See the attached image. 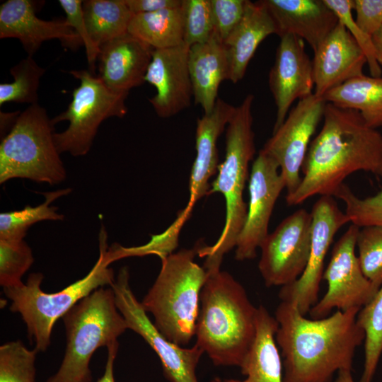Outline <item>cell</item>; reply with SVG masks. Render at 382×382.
Instances as JSON below:
<instances>
[{
	"instance_id": "d6986e66",
	"label": "cell",
	"mask_w": 382,
	"mask_h": 382,
	"mask_svg": "<svg viewBox=\"0 0 382 382\" xmlns=\"http://www.w3.org/2000/svg\"><path fill=\"white\" fill-rule=\"evenodd\" d=\"M314 94L322 97L329 91L361 76L366 56L346 28L339 22L314 51Z\"/></svg>"
},
{
	"instance_id": "cb8c5ba5",
	"label": "cell",
	"mask_w": 382,
	"mask_h": 382,
	"mask_svg": "<svg viewBox=\"0 0 382 382\" xmlns=\"http://www.w3.org/2000/svg\"><path fill=\"white\" fill-rule=\"evenodd\" d=\"M272 34H276L275 25L262 0H246L241 21L224 42L229 62L228 80L236 83L244 77L257 48Z\"/></svg>"
},
{
	"instance_id": "b9f144b4",
	"label": "cell",
	"mask_w": 382,
	"mask_h": 382,
	"mask_svg": "<svg viewBox=\"0 0 382 382\" xmlns=\"http://www.w3.org/2000/svg\"><path fill=\"white\" fill-rule=\"evenodd\" d=\"M119 347L118 341L107 347L108 358L103 376L96 382H115L114 378V363Z\"/></svg>"
},
{
	"instance_id": "d4e9b609",
	"label": "cell",
	"mask_w": 382,
	"mask_h": 382,
	"mask_svg": "<svg viewBox=\"0 0 382 382\" xmlns=\"http://www.w3.org/2000/svg\"><path fill=\"white\" fill-rule=\"evenodd\" d=\"M278 323L267 308H257L255 342L240 367L243 380L214 378L212 382H283L282 359L275 341Z\"/></svg>"
},
{
	"instance_id": "7a4b0ae2",
	"label": "cell",
	"mask_w": 382,
	"mask_h": 382,
	"mask_svg": "<svg viewBox=\"0 0 382 382\" xmlns=\"http://www.w3.org/2000/svg\"><path fill=\"white\" fill-rule=\"evenodd\" d=\"M296 191L286 196L298 205L314 195L334 197L345 178L363 170L382 178V134L360 113L327 103L323 125L311 142Z\"/></svg>"
},
{
	"instance_id": "f6af8a7d",
	"label": "cell",
	"mask_w": 382,
	"mask_h": 382,
	"mask_svg": "<svg viewBox=\"0 0 382 382\" xmlns=\"http://www.w3.org/2000/svg\"><path fill=\"white\" fill-rule=\"evenodd\" d=\"M335 382H354L352 371L340 370L337 372V378Z\"/></svg>"
},
{
	"instance_id": "3957f363",
	"label": "cell",
	"mask_w": 382,
	"mask_h": 382,
	"mask_svg": "<svg viewBox=\"0 0 382 382\" xmlns=\"http://www.w3.org/2000/svg\"><path fill=\"white\" fill-rule=\"evenodd\" d=\"M207 272L200 293L195 344L214 365L240 368L255 340L257 307L231 274L221 269Z\"/></svg>"
},
{
	"instance_id": "d590c367",
	"label": "cell",
	"mask_w": 382,
	"mask_h": 382,
	"mask_svg": "<svg viewBox=\"0 0 382 382\" xmlns=\"http://www.w3.org/2000/svg\"><path fill=\"white\" fill-rule=\"evenodd\" d=\"M183 42L190 47L207 41L214 33L210 0H183Z\"/></svg>"
},
{
	"instance_id": "ee69618b",
	"label": "cell",
	"mask_w": 382,
	"mask_h": 382,
	"mask_svg": "<svg viewBox=\"0 0 382 382\" xmlns=\"http://www.w3.org/2000/svg\"><path fill=\"white\" fill-rule=\"evenodd\" d=\"M371 38L377 62L382 66V27L372 35Z\"/></svg>"
},
{
	"instance_id": "1f68e13d",
	"label": "cell",
	"mask_w": 382,
	"mask_h": 382,
	"mask_svg": "<svg viewBox=\"0 0 382 382\" xmlns=\"http://www.w3.org/2000/svg\"><path fill=\"white\" fill-rule=\"evenodd\" d=\"M18 340L0 347V382H35L36 354Z\"/></svg>"
},
{
	"instance_id": "f546056e",
	"label": "cell",
	"mask_w": 382,
	"mask_h": 382,
	"mask_svg": "<svg viewBox=\"0 0 382 382\" xmlns=\"http://www.w3.org/2000/svg\"><path fill=\"white\" fill-rule=\"evenodd\" d=\"M357 320L365 333L364 364L359 382H372L382 354V284L360 309Z\"/></svg>"
},
{
	"instance_id": "44dd1931",
	"label": "cell",
	"mask_w": 382,
	"mask_h": 382,
	"mask_svg": "<svg viewBox=\"0 0 382 382\" xmlns=\"http://www.w3.org/2000/svg\"><path fill=\"white\" fill-rule=\"evenodd\" d=\"M281 37L296 35L313 52L339 23L323 0H262Z\"/></svg>"
},
{
	"instance_id": "52a82bcc",
	"label": "cell",
	"mask_w": 382,
	"mask_h": 382,
	"mask_svg": "<svg viewBox=\"0 0 382 382\" xmlns=\"http://www.w3.org/2000/svg\"><path fill=\"white\" fill-rule=\"evenodd\" d=\"M66 348L57 371L46 382H92L91 359L128 329L116 306L113 289L103 286L77 303L63 317Z\"/></svg>"
},
{
	"instance_id": "8992f818",
	"label": "cell",
	"mask_w": 382,
	"mask_h": 382,
	"mask_svg": "<svg viewBox=\"0 0 382 382\" xmlns=\"http://www.w3.org/2000/svg\"><path fill=\"white\" fill-rule=\"evenodd\" d=\"M99 256L89 272L59 291L46 293L40 285L44 275L30 274L25 284L4 288L11 301L10 311L18 313L25 323L29 339L37 352H45L50 345L51 334L57 320L66 314L77 303L103 286H111L115 279L109 267L105 253L109 247L103 225L99 233Z\"/></svg>"
},
{
	"instance_id": "7c38bea8",
	"label": "cell",
	"mask_w": 382,
	"mask_h": 382,
	"mask_svg": "<svg viewBox=\"0 0 382 382\" xmlns=\"http://www.w3.org/2000/svg\"><path fill=\"white\" fill-rule=\"evenodd\" d=\"M312 215L300 209L286 217L260 245L258 269L267 286H284L299 278L310 255Z\"/></svg>"
},
{
	"instance_id": "4fadbf2b",
	"label": "cell",
	"mask_w": 382,
	"mask_h": 382,
	"mask_svg": "<svg viewBox=\"0 0 382 382\" xmlns=\"http://www.w3.org/2000/svg\"><path fill=\"white\" fill-rule=\"evenodd\" d=\"M326 103L314 93L299 100L261 149L277 163L285 182L286 196L292 195L301 183L300 171Z\"/></svg>"
},
{
	"instance_id": "8fae6325",
	"label": "cell",
	"mask_w": 382,
	"mask_h": 382,
	"mask_svg": "<svg viewBox=\"0 0 382 382\" xmlns=\"http://www.w3.org/2000/svg\"><path fill=\"white\" fill-rule=\"evenodd\" d=\"M360 227L350 224L334 245L323 279L328 289L323 298L310 309L313 319L328 316L330 312L361 309L377 292L364 276L355 254L357 238Z\"/></svg>"
},
{
	"instance_id": "9c48e42d",
	"label": "cell",
	"mask_w": 382,
	"mask_h": 382,
	"mask_svg": "<svg viewBox=\"0 0 382 382\" xmlns=\"http://www.w3.org/2000/svg\"><path fill=\"white\" fill-rule=\"evenodd\" d=\"M69 73L80 81V85L73 91L67 110L52 119L54 125L64 120L69 122L64 132H54V141L60 154L81 156L90 151L103 120L126 115L125 101L128 94L111 91L98 76L87 70Z\"/></svg>"
},
{
	"instance_id": "8d00e7d4",
	"label": "cell",
	"mask_w": 382,
	"mask_h": 382,
	"mask_svg": "<svg viewBox=\"0 0 382 382\" xmlns=\"http://www.w3.org/2000/svg\"><path fill=\"white\" fill-rule=\"evenodd\" d=\"M336 14L340 22L363 50L371 76H381L382 71L377 62L371 36L366 35L357 24L352 15V0H323Z\"/></svg>"
},
{
	"instance_id": "f1b7e54d",
	"label": "cell",
	"mask_w": 382,
	"mask_h": 382,
	"mask_svg": "<svg viewBox=\"0 0 382 382\" xmlns=\"http://www.w3.org/2000/svg\"><path fill=\"white\" fill-rule=\"evenodd\" d=\"M71 192V188L59 189L43 192V203L32 207L27 205L20 210L1 212L0 214V240L22 241L29 228L42 221H62L64 215L57 212L58 207L51 204L58 198Z\"/></svg>"
},
{
	"instance_id": "ab89813d",
	"label": "cell",
	"mask_w": 382,
	"mask_h": 382,
	"mask_svg": "<svg viewBox=\"0 0 382 382\" xmlns=\"http://www.w3.org/2000/svg\"><path fill=\"white\" fill-rule=\"evenodd\" d=\"M355 21L368 35L372 37L382 27V0H352Z\"/></svg>"
},
{
	"instance_id": "277c9868",
	"label": "cell",
	"mask_w": 382,
	"mask_h": 382,
	"mask_svg": "<svg viewBox=\"0 0 382 382\" xmlns=\"http://www.w3.org/2000/svg\"><path fill=\"white\" fill-rule=\"evenodd\" d=\"M253 101V95L248 94L235 108L226 126L225 158L208 192V195L219 192L224 196L226 219L222 232L213 245L196 248L199 256L205 257L204 268L207 271L220 269L224 256L236 247L246 220L248 204L243 199V191L249 163L255 154Z\"/></svg>"
},
{
	"instance_id": "74e56055",
	"label": "cell",
	"mask_w": 382,
	"mask_h": 382,
	"mask_svg": "<svg viewBox=\"0 0 382 382\" xmlns=\"http://www.w3.org/2000/svg\"><path fill=\"white\" fill-rule=\"evenodd\" d=\"M246 0H210L214 33L223 42L241 21Z\"/></svg>"
},
{
	"instance_id": "4316f807",
	"label": "cell",
	"mask_w": 382,
	"mask_h": 382,
	"mask_svg": "<svg viewBox=\"0 0 382 382\" xmlns=\"http://www.w3.org/2000/svg\"><path fill=\"white\" fill-rule=\"evenodd\" d=\"M127 32L154 49L180 45L184 42L182 6L134 14Z\"/></svg>"
},
{
	"instance_id": "484cf974",
	"label": "cell",
	"mask_w": 382,
	"mask_h": 382,
	"mask_svg": "<svg viewBox=\"0 0 382 382\" xmlns=\"http://www.w3.org/2000/svg\"><path fill=\"white\" fill-rule=\"evenodd\" d=\"M323 98L326 103L358 111L371 128L382 127V76L362 74L329 91Z\"/></svg>"
},
{
	"instance_id": "83f0119b",
	"label": "cell",
	"mask_w": 382,
	"mask_h": 382,
	"mask_svg": "<svg viewBox=\"0 0 382 382\" xmlns=\"http://www.w3.org/2000/svg\"><path fill=\"white\" fill-rule=\"evenodd\" d=\"M82 8L91 39L99 48L127 33L134 15L125 0H86Z\"/></svg>"
},
{
	"instance_id": "9a60e30c",
	"label": "cell",
	"mask_w": 382,
	"mask_h": 382,
	"mask_svg": "<svg viewBox=\"0 0 382 382\" xmlns=\"http://www.w3.org/2000/svg\"><path fill=\"white\" fill-rule=\"evenodd\" d=\"M249 202L244 226L236 244L235 259H254L266 238L276 202L286 188L277 163L262 150L253 161L249 177Z\"/></svg>"
},
{
	"instance_id": "7402d4cb",
	"label": "cell",
	"mask_w": 382,
	"mask_h": 382,
	"mask_svg": "<svg viewBox=\"0 0 382 382\" xmlns=\"http://www.w3.org/2000/svg\"><path fill=\"white\" fill-rule=\"evenodd\" d=\"M236 106L218 98L209 113L197 121L195 132L196 156L189 180L190 199L187 207L192 209L202 197L208 195L209 180L218 171L217 141L226 127Z\"/></svg>"
},
{
	"instance_id": "d6a6232c",
	"label": "cell",
	"mask_w": 382,
	"mask_h": 382,
	"mask_svg": "<svg viewBox=\"0 0 382 382\" xmlns=\"http://www.w3.org/2000/svg\"><path fill=\"white\" fill-rule=\"evenodd\" d=\"M33 261L32 249L24 240H0V284L3 289L23 284L22 277Z\"/></svg>"
},
{
	"instance_id": "f35d334b",
	"label": "cell",
	"mask_w": 382,
	"mask_h": 382,
	"mask_svg": "<svg viewBox=\"0 0 382 382\" xmlns=\"http://www.w3.org/2000/svg\"><path fill=\"white\" fill-rule=\"evenodd\" d=\"M59 4L66 13V19L81 38L86 49L88 65L95 70L100 48L94 44L89 35L83 12V1L59 0Z\"/></svg>"
},
{
	"instance_id": "30bf717a",
	"label": "cell",
	"mask_w": 382,
	"mask_h": 382,
	"mask_svg": "<svg viewBox=\"0 0 382 382\" xmlns=\"http://www.w3.org/2000/svg\"><path fill=\"white\" fill-rule=\"evenodd\" d=\"M111 287L128 329L140 335L156 352L166 378L170 382H198L196 369L204 352L196 344L190 348L178 346L160 332L130 287L127 267L120 270Z\"/></svg>"
},
{
	"instance_id": "5b68a950",
	"label": "cell",
	"mask_w": 382,
	"mask_h": 382,
	"mask_svg": "<svg viewBox=\"0 0 382 382\" xmlns=\"http://www.w3.org/2000/svg\"><path fill=\"white\" fill-rule=\"evenodd\" d=\"M197 249H182L161 258L159 273L143 300L160 332L178 346L195 335L199 298L208 272L195 261Z\"/></svg>"
},
{
	"instance_id": "5bb4252c",
	"label": "cell",
	"mask_w": 382,
	"mask_h": 382,
	"mask_svg": "<svg viewBox=\"0 0 382 382\" xmlns=\"http://www.w3.org/2000/svg\"><path fill=\"white\" fill-rule=\"evenodd\" d=\"M312 215V238L306 267L293 283L282 286L281 301L296 305L304 316L318 302L320 281L323 279L325 256L336 233L349 219L332 196H320L314 203Z\"/></svg>"
},
{
	"instance_id": "6da1fadb",
	"label": "cell",
	"mask_w": 382,
	"mask_h": 382,
	"mask_svg": "<svg viewBox=\"0 0 382 382\" xmlns=\"http://www.w3.org/2000/svg\"><path fill=\"white\" fill-rule=\"evenodd\" d=\"M359 311H336L309 319L295 304L281 301L274 318L283 382H331L340 370L352 371L355 350L365 338L357 320Z\"/></svg>"
},
{
	"instance_id": "ffe728a7",
	"label": "cell",
	"mask_w": 382,
	"mask_h": 382,
	"mask_svg": "<svg viewBox=\"0 0 382 382\" xmlns=\"http://www.w3.org/2000/svg\"><path fill=\"white\" fill-rule=\"evenodd\" d=\"M154 48L128 32L100 46L99 75L105 86L116 93L144 83Z\"/></svg>"
},
{
	"instance_id": "60d3db41",
	"label": "cell",
	"mask_w": 382,
	"mask_h": 382,
	"mask_svg": "<svg viewBox=\"0 0 382 382\" xmlns=\"http://www.w3.org/2000/svg\"><path fill=\"white\" fill-rule=\"evenodd\" d=\"M133 14L154 12L182 6L183 0H125Z\"/></svg>"
},
{
	"instance_id": "e0dca14e",
	"label": "cell",
	"mask_w": 382,
	"mask_h": 382,
	"mask_svg": "<svg viewBox=\"0 0 382 382\" xmlns=\"http://www.w3.org/2000/svg\"><path fill=\"white\" fill-rule=\"evenodd\" d=\"M190 46L154 49L144 81L154 86L156 95L149 100L157 115L174 116L189 108L193 88L188 67Z\"/></svg>"
},
{
	"instance_id": "4dcf8cb0",
	"label": "cell",
	"mask_w": 382,
	"mask_h": 382,
	"mask_svg": "<svg viewBox=\"0 0 382 382\" xmlns=\"http://www.w3.org/2000/svg\"><path fill=\"white\" fill-rule=\"evenodd\" d=\"M12 83L0 84V105L6 103H37V90L45 69L28 56L10 69Z\"/></svg>"
},
{
	"instance_id": "e575fe53",
	"label": "cell",
	"mask_w": 382,
	"mask_h": 382,
	"mask_svg": "<svg viewBox=\"0 0 382 382\" xmlns=\"http://www.w3.org/2000/svg\"><path fill=\"white\" fill-rule=\"evenodd\" d=\"M334 197L340 199L345 204V213L350 224L360 228L382 226V188L376 195L361 199L343 183Z\"/></svg>"
},
{
	"instance_id": "836d02e7",
	"label": "cell",
	"mask_w": 382,
	"mask_h": 382,
	"mask_svg": "<svg viewBox=\"0 0 382 382\" xmlns=\"http://www.w3.org/2000/svg\"><path fill=\"white\" fill-rule=\"evenodd\" d=\"M356 246L362 272L378 291L382 284V226L360 228Z\"/></svg>"
},
{
	"instance_id": "7bdbcfd3",
	"label": "cell",
	"mask_w": 382,
	"mask_h": 382,
	"mask_svg": "<svg viewBox=\"0 0 382 382\" xmlns=\"http://www.w3.org/2000/svg\"><path fill=\"white\" fill-rule=\"evenodd\" d=\"M21 112H4L1 111V133H4V137L6 131H10L14 125Z\"/></svg>"
},
{
	"instance_id": "ba28073f",
	"label": "cell",
	"mask_w": 382,
	"mask_h": 382,
	"mask_svg": "<svg viewBox=\"0 0 382 382\" xmlns=\"http://www.w3.org/2000/svg\"><path fill=\"white\" fill-rule=\"evenodd\" d=\"M54 125L38 103L20 113L1 139V184L22 178L53 185L66 179V169L54 141Z\"/></svg>"
},
{
	"instance_id": "2e32d148",
	"label": "cell",
	"mask_w": 382,
	"mask_h": 382,
	"mask_svg": "<svg viewBox=\"0 0 382 382\" xmlns=\"http://www.w3.org/2000/svg\"><path fill=\"white\" fill-rule=\"evenodd\" d=\"M269 86L277 109L274 132L283 124L296 100L313 93V61L302 39L290 34L280 37L269 74Z\"/></svg>"
},
{
	"instance_id": "ac0fdd59",
	"label": "cell",
	"mask_w": 382,
	"mask_h": 382,
	"mask_svg": "<svg viewBox=\"0 0 382 382\" xmlns=\"http://www.w3.org/2000/svg\"><path fill=\"white\" fill-rule=\"evenodd\" d=\"M35 3L30 0H8L0 6V38L18 39L28 56L42 43L52 39L75 48L83 42L65 19L45 21L37 17Z\"/></svg>"
},
{
	"instance_id": "603a6c76",
	"label": "cell",
	"mask_w": 382,
	"mask_h": 382,
	"mask_svg": "<svg viewBox=\"0 0 382 382\" xmlns=\"http://www.w3.org/2000/svg\"><path fill=\"white\" fill-rule=\"evenodd\" d=\"M188 67L195 103L204 113L212 111L218 91L224 80H228L229 62L224 42L213 33L206 42L190 47Z\"/></svg>"
}]
</instances>
